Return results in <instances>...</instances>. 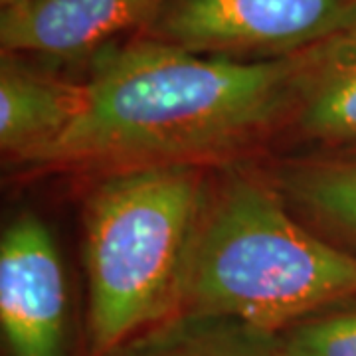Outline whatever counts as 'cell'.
Returning <instances> with one entry per match:
<instances>
[{
  "instance_id": "cell-1",
  "label": "cell",
  "mask_w": 356,
  "mask_h": 356,
  "mask_svg": "<svg viewBox=\"0 0 356 356\" xmlns=\"http://www.w3.org/2000/svg\"><path fill=\"white\" fill-rule=\"evenodd\" d=\"M299 54L232 60L140 36L91 58L83 105L40 170L202 166L245 151L291 115Z\"/></svg>"
},
{
  "instance_id": "cell-2",
  "label": "cell",
  "mask_w": 356,
  "mask_h": 356,
  "mask_svg": "<svg viewBox=\"0 0 356 356\" xmlns=\"http://www.w3.org/2000/svg\"><path fill=\"white\" fill-rule=\"evenodd\" d=\"M355 297V252L299 222L271 178L234 170L208 191L180 309L281 332Z\"/></svg>"
},
{
  "instance_id": "cell-3",
  "label": "cell",
  "mask_w": 356,
  "mask_h": 356,
  "mask_svg": "<svg viewBox=\"0 0 356 356\" xmlns=\"http://www.w3.org/2000/svg\"><path fill=\"white\" fill-rule=\"evenodd\" d=\"M208 184L202 166L107 172L83 204L86 350L105 356L182 305Z\"/></svg>"
},
{
  "instance_id": "cell-4",
  "label": "cell",
  "mask_w": 356,
  "mask_h": 356,
  "mask_svg": "<svg viewBox=\"0 0 356 356\" xmlns=\"http://www.w3.org/2000/svg\"><path fill=\"white\" fill-rule=\"evenodd\" d=\"M356 16V0H166L143 34L232 60H275L311 48Z\"/></svg>"
},
{
  "instance_id": "cell-5",
  "label": "cell",
  "mask_w": 356,
  "mask_h": 356,
  "mask_svg": "<svg viewBox=\"0 0 356 356\" xmlns=\"http://www.w3.org/2000/svg\"><path fill=\"white\" fill-rule=\"evenodd\" d=\"M0 329L10 356H65L64 266L50 229L32 212L2 232Z\"/></svg>"
},
{
  "instance_id": "cell-6",
  "label": "cell",
  "mask_w": 356,
  "mask_h": 356,
  "mask_svg": "<svg viewBox=\"0 0 356 356\" xmlns=\"http://www.w3.org/2000/svg\"><path fill=\"white\" fill-rule=\"evenodd\" d=\"M166 0H18L2 6V54L38 60H83L153 26Z\"/></svg>"
},
{
  "instance_id": "cell-7",
  "label": "cell",
  "mask_w": 356,
  "mask_h": 356,
  "mask_svg": "<svg viewBox=\"0 0 356 356\" xmlns=\"http://www.w3.org/2000/svg\"><path fill=\"white\" fill-rule=\"evenodd\" d=\"M293 123L327 153H356V16L299 51Z\"/></svg>"
},
{
  "instance_id": "cell-8",
  "label": "cell",
  "mask_w": 356,
  "mask_h": 356,
  "mask_svg": "<svg viewBox=\"0 0 356 356\" xmlns=\"http://www.w3.org/2000/svg\"><path fill=\"white\" fill-rule=\"evenodd\" d=\"M83 105V81L56 76L26 58L0 60V151L32 166L74 125Z\"/></svg>"
},
{
  "instance_id": "cell-9",
  "label": "cell",
  "mask_w": 356,
  "mask_h": 356,
  "mask_svg": "<svg viewBox=\"0 0 356 356\" xmlns=\"http://www.w3.org/2000/svg\"><path fill=\"white\" fill-rule=\"evenodd\" d=\"M105 356H289L281 332L243 318L178 309Z\"/></svg>"
},
{
  "instance_id": "cell-10",
  "label": "cell",
  "mask_w": 356,
  "mask_h": 356,
  "mask_svg": "<svg viewBox=\"0 0 356 356\" xmlns=\"http://www.w3.org/2000/svg\"><path fill=\"white\" fill-rule=\"evenodd\" d=\"M271 180L291 210L356 254V153L291 159Z\"/></svg>"
},
{
  "instance_id": "cell-11",
  "label": "cell",
  "mask_w": 356,
  "mask_h": 356,
  "mask_svg": "<svg viewBox=\"0 0 356 356\" xmlns=\"http://www.w3.org/2000/svg\"><path fill=\"white\" fill-rule=\"evenodd\" d=\"M281 337L289 356H356V297L307 315Z\"/></svg>"
},
{
  "instance_id": "cell-12",
  "label": "cell",
  "mask_w": 356,
  "mask_h": 356,
  "mask_svg": "<svg viewBox=\"0 0 356 356\" xmlns=\"http://www.w3.org/2000/svg\"><path fill=\"white\" fill-rule=\"evenodd\" d=\"M13 2H18V0H0L2 6H8V4H13Z\"/></svg>"
}]
</instances>
